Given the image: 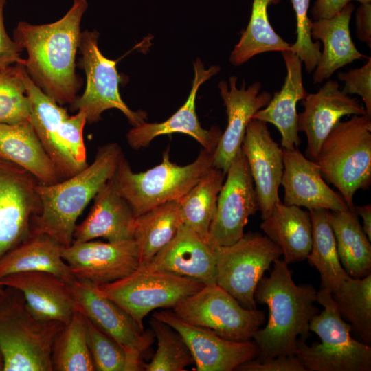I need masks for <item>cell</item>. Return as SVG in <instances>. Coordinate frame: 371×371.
Instances as JSON below:
<instances>
[{
    "instance_id": "e0dca14e",
    "label": "cell",
    "mask_w": 371,
    "mask_h": 371,
    "mask_svg": "<svg viewBox=\"0 0 371 371\" xmlns=\"http://www.w3.org/2000/svg\"><path fill=\"white\" fill-rule=\"evenodd\" d=\"M194 76L186 102L168 120L159 123H146L133 126L126 135L129 146L135 150L146 147L157 137L181 133L196 139L203 149L214 152L222 131L216 126L210 129L202 128L196 113V98L200 86L221 71L218 65L205 69L203 63L197 58L193 63Z\"/></svg>"
},
{
    "instance_id": "83f0119b",
    "label": "cell",
    "mask_w": 371,
    "mask_h": 371,
    "mask_svg": "<svg viewBox=\"0 0 371 371\" xmlns=\"http://www.w3.org/2000/svg\"><path fill=\"white\" fill-rule=\"evenodd\" d=\"M0 158L27 170L41 183L63 179L30 121L0 124Z\"/></svg>"
},
{
    "instance_id": "f546056e",
    "label": "cell",
    "mask_w": 371,
    "mask_h": 371,
    "mask_svg": "<svg viewBox=\"0 0 371 371\" xmlns=\"http://www.w3.org/2000/svg\"><path fill=\"white\" fill-rule=\"evenodd\" d=\"M61 247L47 234H33L0 258V279L17 273L42 271L71 284L75 278L61 256Z\"/></svg>"
},
{
    "instance_id": "277c9868",
    "label": "cell",
    "mask_w": 371,
    "mask_h": 371,
    "mask_svg": "<svg viewBox=\"0 0 371 371\" xmlns=\"http://www.w3.org/2000/svg\"><path fill=\"white\" fill-rule=\"evenodd\" d=\"M64 325L36 319L21 293L6 286L0 301L2 370L53 371V348Z\"/></svg>"
},
{
    "instance_id": "ee69618b",
    "label": "cell",
    "mask_w": 371,
    "mask_h": 371,
    "mask_svg": "<svg viewBox=\"0 0 371 371\" xmlns=\"http://www.w3.org/2000/svg\"><path fill=\"white\" fill-rule=\"evenodd\" d=\"M240 371H307L295 355H279L260 361L251 359L238 367Z\"/></svg>"
},
{
    "instance_id": "d4e9b609",
    "label": "cell",
    "mask_w": 371,
    "mask_h": 371,
    "mask_svg": "<svg viewBox=\"0 0 371 371\" xmlns=\"http://www.w3.org/2000/svg\"><path fill=\"white\" fill-rule=\"evenodd\" d=\"M286 74L281 89L272 96L264 108L258 111L252 119L275 126L281 135L283 148H297L301 144L298 135L297 104L303 100L308 93L302 79V63L291 51L281 52Z\"/></svg>"
},
{
    "instance_id": "ac0fdd59",
    "label": "cell",
    "mask_w": 371,
    "mask_h": 371,
    "mask_svg": "<svg viewBox=\"0 0 371 371\" xmlns=\"http://www.w3.org/2000/svg\"><path fill=\"white\" fill-rule=\"evenodd\" d=\"M237 76H231L229 84L218 83L220 94L225 106L227 125L213 153V166L225 175L232 161L240 149L246 128L254 115L268 104L272 95L260 92L262 85L256 82L246 88L243 81L237 88Z\"/></svg>"
},
{
    "instance_id": "8992f818",
    "label": "cell",
    "mask_w": 371,
    "mask_h": 371,
    "mask_svg": "<svg viewBox=\"0 0 371 371\" xmlns=\"http://www.w3.org/2000/svg\"><path fill=\"white\" fill-rule=\"evenodd\" d=\"M213 153L203 148L193 162L179 166L170 161L167 148L159 164L142 172H134L123 155L113 179L137 217L161 204L179 200L214 167Z\"/></svg>"
},
{
    "instance_id": "7a4b0ae2",
    "label": "cell",
    "mask_w": 371,
    "mask_h": 371,
    "mask_svg": "<svg viewBox=\"0 0 371 371\" xmlns=\"http://www.w3.org/2000/svg\"><path fill=\"white\" fill-rule=\"evenodd\" d=\"M269 277H262L254 293L255 301L269 309L266 326L252 339L260 361L279 355H295L298 336L309 335V322L319 310L315 305L317 291L311 284H296L288 264L276 259Z\"/></svg>"
},
{
    "instance_id": "7dc6e473",
    "label": "cell",
    "mask_w": 371,
    "mask_h": 371,
    "mask_svg": "<svg viewBox=\"0 0 371 371\" xmlns=\"http://www.w3.org/2000/svg\"><path fill=\"white\" fill-rule=\"evenodd\" d=\"M354 0H315L311 9L314 21L332 17Z\"/></svg>"
},
{
    "instance_id": "74e56055",
    "label": "cell",
    "mask_w": 371,
    "mask_h": 371,
    "mask_svg": "<svg viewBox=\"0 0 371 371\" xmlns=\"http://www.w3.org/2000/svg\"><path fill=\"white\" fill-rule=\"evenodd\" d=\"M150 325L157 340V348L146 371H185L194 363L192 353L181 335L166 323L152 317Z\"/></svg>"
},
{
    "instance_id": "f907efd6",
    "label": "cell",
    "mask_w": 371,
    "mask_h": 371,
    "mask_svg": "<svg viewBox=\"0 0 371 371\" xmlns=\"http://www.w3.org/2000/svg\"><path fill=\"white\" fill-rule=\"evenodd\" d=\"M360 3V4L371 3V0H356Z\"/></svg>"
},
{
    "instance_id": "30bf717a",
    "label": "cell",
    "mask_w": 371,
    "mask_h": 371,
    "mask_svg": "<svg viewBox=\"0 0 371 371\" xmlns=\"http://www.w3.org/2000/svg\"><path fill=\"white\" fill-rule=\"evenodd\" d=\"M183 321L209 328L232 341L251 339L265 322L263 311L243 307L216 284L204 285L199 291L172 308Z\"/></svg>"
},
{
    "instance_id": "3957f363",
    "label": "cell",
    "mask_w": 371,
    "mask_h": 371,
    "mask_svg": "<svg viewBox=\"0 0 371 371\" xmlns=\"http://www.w3.org/2000/svg\"><path fill=\"white\" fill-rule=\"evenodd\" d=\"M123 155L117 143H109L78 173L53 184L38 183L41 210L33 219L32 234H47L61 247L70 246L78 216L113 177Z\"/></svg>"
},
{
    "instance_id": "4dcf8cb0",
    "label": "cell",
    "mask_w": 371,
    "mask_h": 371,
    "mask_svg": "<svg viewBox=\"0 0 371 371\" xmlns=\"http://www.w3.org/2000/svg\"><path fill=\"white\" fill-rule=\"evenodd\" d=\"M329 221L340 262L346 273L361 278L371 273V244L357 215L349 209L330 211Z\"/></svg>"
},
{
    "instance_id": "1f68e13d",
    "label": "cell",
    "mask_w": 371,
    "mask_h": 371,
    "mask_svg": "<svg viewBox=\"0 0 371 371\" xmlns=\"http://www.w3.org/2000/svg\"><path fill=\"white\" fill-rule=\"evenodd\" d=\"M182 225L178 200L161 204L135 217L133 240L139 251V266L165 247Z\"/></svg>"
},
{
    "instance_id": "681fc988",
    "label": "cell",
    "mask_w": 371,
    "mask_h": 371,
    "mask_svg": "<svg viewBox=\"0 0 371 371\" xmlns=\"http://www.w3.org/2000/svg\"><path fill=\"white\" fill-rule=\"evenodd\" d=\"M5 291H6V286H3L1 282H0V301L2 300V298L3 297L5 293Z\"/></svg>"
},
{
    "instance_id": "8fae6325",
    "label": "cell",
    "mask_w": 371,
    "mask_h": 371,
    "mask_svg": "<svg viewBox=\"0 0 371 371\" xmlns=\"http://www.w3.org/2000/svg\"><path fill=\"white\" fill-rule=\"evenodd\" d=\"M98 38L96 30L81 32L78 48L87 84L83 93L71 104V109L82 111L87 122L93 123L100 120L106 110L116 109L127 117L131 125L138 126L145 122L147 113L132 111L122 99L117 62L102 54L98 47Z\"/></svg>"
},
{
    "instance_id": "ab89813d",
    "label": "cell",
    "mask_w": 371,
    "mask_h": 371,
    "mask_svg": "<svg viewBox=\"0 0 371 371\" xmlns=\"http://www.w3.org/2000/svg\"><path fill=\"white\" fill-rule=\"evenodd\" d=\"M86 322L87 341L95 370L126 371L124 349L87 317Z\"/></svg>"
},
{
    "instance_id": "60d3db41",
    "label": "cell",
    "mask_w": 371,
    "mask_h": 371,
    "mask_svg": "<svg viewBox=\"0 0 371 371\" xmlns=\"http://www.w3.org/2000/svg\"><path fill=\"white\" fill-rule=\"evenodd\" d=\"M291 2L295 14L297 38L290 51L300 58L306 71L311 74L319 59L321 44L313 42L311 36L312 21L308 16L310 0H291Z\"/></svg>"
},
{
    "instance_id": "d590c367",
    "label": "cell",
    "mask_w": 371,
    "mask_h": 371,
    "mask_svg": "<svg viewBox=\"0 0 371 371\" xmlns=\"http://www.w3.org/2000/svg\"><path fill=\"white\" fill-rule=\"evenodd\" d=\"M52 366L56 371L95 370L87 341L86 317L78 308L56 337Z\"/></svg>"
},
{
    "instance_id": "9a60e30c",
    "label": "cell",
    "mask_w": 371,
    "mask_h": 371,
    "mask_svg": "<svg viewBox=\"0 0 371 371\" xmlns=\"http://www.w3.org/2000/svg\"><path fill=\"white\" fill-rule=\"evenodd\" d=\"M60 254L77 280L100 285L121 279L137 269L138 247L132 239L122 242H73Z\"/></svg>"
},
{
    "instance_id": "f1b7e54d",
    "label": "cell",
    "mask_w": 371,
    "mask_h": 371,
    "mask_svg": "<svg viewBox=\"0 0 371 371\" xmlns=\"http://www.w3.org/2000/svg\"><path fill=\"white\" fill-rule=\"evenodd\" d=\"M260 224V229L282 251L288 265L306 259L312 245L309 212L279 200Z\"/></svg>"
},
{
    "instance_id": "816d5d0a",
    "label": "cell",
    "mask_w": 371,
    "mask_h": 371,
    "mask_svg": "<svg viewBox=\"0 0 371 371\" xmlns=\"http://www.w3.org/2000/svg\"><path fill=\"white\" fill-rule=\"evenodd\" d=\"M2 368H3V361H2L1 356L0 355V370H2Z\"/></svg>"
},
{
    "instance_id": "2e32d148",
    "label": "cell",
    "mask_w": 371,
    "mask_h": 371,
    "mask_svg": "<svg viewBox=\"0 0 371 371\" xmlns=\"http://www.w3.org/2000/svg\"><path fill=\"white\" fill-rule=\"evenodd\" d=\"M152 317L170 325L181 335L197 371H232L258 356L254 341L226 339L209 328L183 321L172 310L155 312Z\"/></svg>"
},
{
    "instance_id": "b9f144b4",
    "label": "cell",
    "mask_w": 371,
    "mask_h": 371,
    "mask_svg": "<svg viewBox=\"0 0 371 371\" xmlns=\"http://www.w3.org/2000/svg\"><path fill=\"white\" fill-rule=\"evenodd\" d=\"M86 123L85 113L78 111L76 115L65 118L60 123L56 133L60 145L81 169L88 166L83 139V129Z\"/></svg>"
},
{
    "instance_id": "4316f807",
    "label": "cell",
    "mask_w": 371,
    "mask_h": 371,
    "mask_svg": "<svg viewBox=\"0 0 371 371\" xmlns=\"http://www.w3.org/2000/svg\"><path fill=\"white\" fill-rule=\"evenodd\" d=\"M23 81L30 102V122L45 151L63 179L78 173L82 169L62 148L56 137L60 123L69 115L67 109L45 93L32 81L25 68Z\"/></svg>"
},
{
    "instance_id": "7bdbcfd3",
    "label": "cell",
    "mask_w": 371,
    "mask_h": 371,
    "mask_svg": "<svg viewBox=\"0 0 371 371\" xmlns=\"http://www.w3.org/2000/svg\"><path fill=\"white\" fill-rule=\"evenodd\" d=\"M338 79L345 83L342 92L346 95H359L364 104L366 113L371 117V57L366 63L346 72H339Z\"/></svg>"
},
{
    "instance_id": "c3c4849f",
    "label": "cell",
    "mask_w": 371,
    "mask_h": 371,
    "mask_svg": "<svg viewBox=\"0 0 371 371\" xmlns=\"http://www.w3.org/2000/svg\"><path fill=\"white\" fill-rule=\"evenodd\" d=\"M353 211L361 218L363 221L362 229L368 240L371 241V205L354 206Z\"/></svg>"
},
{
    "instance_id": "484cf974",
    "label": "cell",
    "mask_w": 371,
    "mask_h": 371,
    "mask_svg": "<svg viewBox=\"0 0 371 371\" xmlns=\"http://www.w3.org/2000/svg\"><path fill=\"white\" fill-rule=\"evenodd\" d=\"M354 10L355 5L349 3L332 17L312 21L311 38L324 44L313 71L315 84L322 83L337 69L356 60L368 58L357 49L350 36L349 25Z\"/></svg>"
},
{
    "instance_id": "f35d334b",
    "label": "cell",
    "mask_w": 371,
    "mask_h": 371,
    "mask_svg": "<svg viewBox=\"0 0 371 371\" xmlns=\"http://www.w3.org/2000/svg\"><path fill=\"white\" fill-rule=\"evenodd\" d=\"M21 63L0 70V124L30 121V102Z\"/></svg>"
},
{
    "instance_id": "cb8c5ba5",
    "label": "cell",
    "mask_w": 371,
    "mask_h": 371,
    "mask_svg": "<svg viewBox=\"0 0 371 371\" xmlns=\"http://www.w3.org/2000/svg\"><path fill=\"white\" fill-rule=\"evenodd\" d=\"M93 199L87 218L76 225L73 242H86L98 238L111 243L133 239L135 216L118 191L113 177Z\"/></svg>"
},
{
    "instance_id": "f6af8a7d",
    "label": "cell",
    "mask_w": 371,
    "mask_h": 371,
    "mask_svg": "<svg viewBox=\"0 0 371 371\" xmlns=\"http://www.w3.org/2000/svg\"><path fill=\"white\" fill-rule=\"evenodd\" d=\"M6 1L0 0V70L23 61L21 57L22 48L8 35L5 27L3 10Z\"/></svg>"
},
{
    "instance_id": "d6986e66",
    "label": "cell",
    "mask_w": 371,
    "mask_h": 371,
    "mask_svg": "<svg viewBox=\"0 0 371 371\" xmlns=\"http://www.w3.org/2000/svg\"><path fill=\"white\" fill-rule=\"evenodd\" d=\"M304 111L297 114L298 131L304 132L307 158L315 161L321 146L332 128L346 115H367L359 99L351 98L339 89V85L327 80L314 93L302 100Z\"/></svg>"
},
{
    "instance_id": "5b68a950",
    "label": "cell",
    "mask_w": 371,
    "mask_h": 371,
    "mask_svg": "<svg viewBox=\"0 0 371 371\" xmlns=\"http://www.w3.org/2000/svg\"><path fill=\"white\" fill-rule=\"evenodd\" d=\"M326 182L333 185L353 211V197L371 183V117L339 121L324 140L314 161Z\"/></svg>"
},
{
    "instance_id": "5bb4252c",
    "label": "cell",
    "mask_w": 371,
    "mask_h": 371,
    "mask_svg": "<svg viewBox=\"0 0 371 371\" xmlns=\"http://www.w3.org/2000/svg\"><path fill=\"white\" fill-rule=\"evenodd\" d=\"M225 177L209 228L207 243L213 247L228 246L240 240L249 216L259 210L254 181L241 148Z\"/></svg>"
},
{
    "instance_id": "7c38bea8",
    "label": "cell",
    "mask_w": 371,
    "mask_h": 371,
    "mask_svg": "<svg viewBox=\"0 0 371 371\" xmlns=\"http://www.w3.org/2000/svg\"><path fill=\"white\" fill-rule=\"evenodd\" d=\"M70 286L78 309L124 349L126 371L144 370L142 357L154 341L152 329L145 331L126 311L100 294L96 284L75 279Z\"/></svg>"
},
{
    "instance_id": "6da1fadb",
    "label": "cell",
    "mask_w": 371,
    "mask_h": 371,
    "mask_svg": "<svg viewBox=\"0 0 371 371\" xmlns=\"http://www.w3.org/2000/svg\"><path fill=\"white\" fill-rule=\"evenodd\" d=\"M87 0H73L59 20L34 25L20 21L13 39L27 54L22 65L32 81L60 105L71 104L82 85L76 72V56Z\"/></svg>"
},
{
    "instance_id": "ba28073f",
    "label": "cell",
    "mask_w": 371,
    "mask_h": 371,
    "mask_svg": "<svg viewBox=\"0 0 371 371\" xmlns=\"http://www.w3.org/2000/svg\"><path fill=\"white\" fill-rule=\"evenodd\" d=\"M203 286L196 280L172 273L137 269L114 282L96 285V288L144 326L143 320L150 311L173 308Z\"/></svg>"
},
{
    "instance_id": "ffe728a7",
    "label": "cell",
    "mask_w": 371,
    "mask_h": 371,
    "mask_svg": "<svg viewBox=\"0 0 371 371\" xmlns=\"http://www.w3.org/2000/svg\"><path fill=\"white\" fill-rule=\"evenodd\" d=\"M241 150L250 170L264 219L280 200L278 190L284 170L282 148L272 138L266 122L251 119L246 128Z\"/></svg>"
},
{
    "instance_id": "603a6c76",
    "label": "cell",
    "mask_w": 371,
    "mask_h": 371,
    "mask_svg": "<svg viewBox=\"0 0 371 371\" xmlns=\"http://www.w3.org/2000/svg\"><path fill=\"white\" fill-rule=\"evenodd\" d=\"M5 286L21 293L31 314L43 322L69 323L78 308L70 284L47 272H22L0 279Z\"/></svg>"
},
{
    "instance_id": "836d02e7",
    "label": "cell",
    "mask_w": 371,
    "mask_h": 371,
    "mask_svg": "<svg viewBox=\"0 0 371 371\" xmlns=\"http://www.w3.org/2000/svg\"><path fill=\"white\" fill-rule=\"evenodd\" d=\"M280 2L253 0L249 23L229 56L232 65H243L254 56L265 52L290 51L291 44L278 34L269 22V7Z\"/></svg>"
},
{
    "instance_id": "e575fe53",
    "label": "cell",
    "mask_w": 371,
    "mask_h": 371,
    "mask_svg": "<svg viewBox=\"0 0 371 371\" xmlns=\"http://www.w3.org/2000/svg\"><path fill=\"white\" fill-rule=\"evenodd\" d=\"M225 174L212 167L179 201L183 225L207 242L210 224L214 217L217 199Z\"/></svg>"
},
{
    "instance_id": "44dd1931",
    "label": "cell",
    "mask_w": 371,
    "mask_h": 371,
    "mask_svg": "<svg viewBox=\"0 0 371 371\" xmlns=\"http://www.w3.org/2000/svg\"><path fill=\"white\" fill-rule=\"evenodd\" d=\"M137 269L172 273L193 278L204 285L214 284H216L214 248L182 225L175 237Z\"/></svg>"
},
{
    "instance_id": "9c48e42d",
    "label": "cell",
    "mask_w": 371,
    "mask_h": 371,
    "mask_svg": "<svg viewBox=\"0 0 371 371\" xmlns=\"http://www.w3.org/2000/svg\"><path fill=\"white\" fill-rule=\"evenodd\" d=\"M214 248L216 284L245 308L256 309L254 293L271 265L282 256L281 249L267 236L249 232L235 243Z\"/></svg>"
},
{
    "instance_id": "4fadbf2b",
    "label": "cell",
    "mask_w": 371,
    "mask_h": 371,
    "mask_svg": "<svg viewBox=\"0 0 371 371\" xmlns=\"http://www.w3.org/2000/svg\"><path fill=\"white\" fill-rule=\"evenodd\" d=\"M39 183L29 172L0 158V258L32 235L41 210Z\"/></svg>"
},
{
    "instance_id": "8d00e7d4",
    "label": "cell",
    "mask_w": 371,
    "mask_h": 371,
    "mask_svg": "<svg viewBox=\"0 0 371 371\" xmlns=\"http://www.w3.org/2000/svg\"><path fill=\"white\" fill-rule=\"evenodd\" d=\"M337 308L363 341L371 343V273L361 278L348 276L331 293ZM350 325V326H351Z\"/></svg>"
},
{
    "instance_id": "52a82bcc",
    "label": "cell",
    "mask_w": 371,
    "mask_h": 371,
    "mask_svg": "<svg viewBox=\"0 0 371 371\" xmlns=\"http://www.w3.org/2000/svg\"><path fill=\"white\" fill-rule=\"evenodd\" d=\"M317 302L324 308L310 320L309 330L321 343L298 339L295 355L307 371H370L371 347L355 340L351 326L339 314L330 293L321 289Z\"/></svg>"
},
{
    "instance_id": "d6a6232c",
    "label": "cell",
    "mask_w": 371,
    "mask_h": 371,
    "mask_svg": "<svg viewBox=\"0 0 371 371\" xmlns=\"http://www.w3.org/2000/svg\"><path fill=\"white\" fill-rule=\"evenodd\" d=\"M312 245L306 257L319 273L321 289L332 293L349 276L339 260L334 233L329 221L330 210H310Z\"/></svg>"
},
{
    "instance_id": "bcb514c9",
    "label": "cell",
    "mask_w": 371,
    "mask_h": 371,
    "mask_svg": "<svg viewBox=\"0 0 371 371\" xmlns=\"http://www.w3.org/2000/svg\"><path fill=\"white\" fill-rule=\"evenodd\" d=\"M356 35L371 47V3L360 4L355 13Z\"/></svg>"
},
{
    "instance_id": "7402d4cb",
    "label": "cell",
    "mask_w": 371,
    "mask_h": 371,
    "mask_svg": "<svg viewBox=\"0 0 371 371\" xmlns=\"http://www.w3.org/2000/svg\"><path fill=\"white\" fill-rule=\"evenodd\" d=\"M284 170L281 185L284 203L310 210L324 209L341 211L348 209L339 192L326 183L314 161L298 148H283Z\"/></svg>"
}]
</instances>
